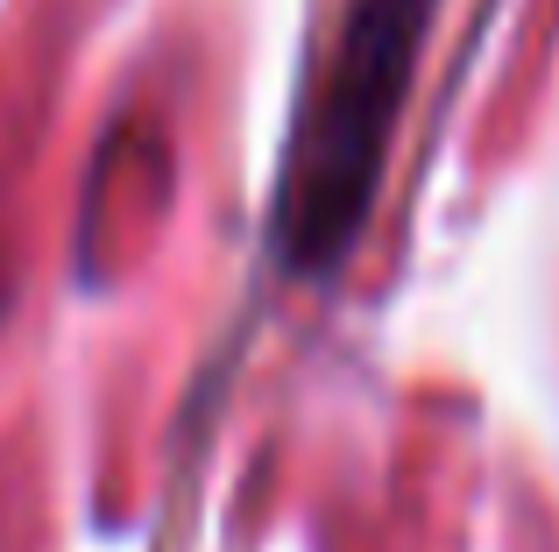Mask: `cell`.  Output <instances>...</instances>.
<instances>
[{
	"mask_svg": "<svg viewBox=\"0 0 559 552\" xmlns=\"http://www.w3.org/2000/svg\"><path fill=\"white\" fill-rule=\"evenodd\" d=\"M439 0H355L341 14L319 85L298 107V135L276 170V263L290 276H326L355 249L361 220L376 206L382 164H390V128L411 93V64L432 28Z\"/></svg>",
	"mask_w": 559,
	"mask_h": 552,
	"instance_id": "obj_1",
	"label": "cell"
}]
</instances>
